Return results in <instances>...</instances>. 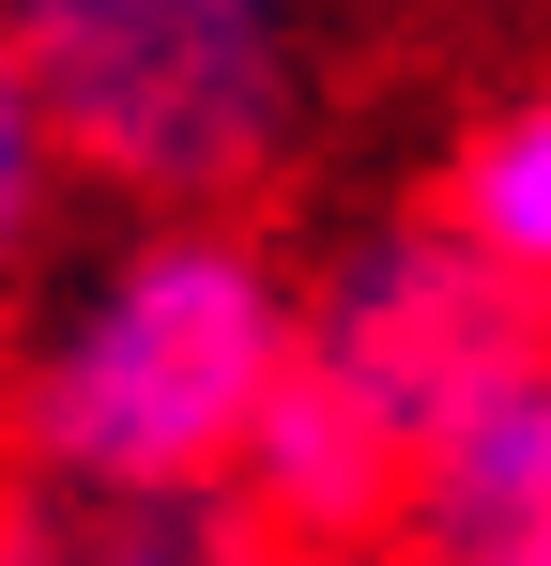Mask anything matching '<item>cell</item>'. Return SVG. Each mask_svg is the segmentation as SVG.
<instances>
[{"instance_id": "cell-2", "label": "cell", "mask_w": 551, "mask_h": 566, "mask_svg": "<svg viewBox=\"0 0 551 566\" xmlns=\"http://www.w3.org/2000/svg\"><path fill=\"white\" fill-rule=\"evenodd\" d=\"M77 185L138 214H246L337 107V0H15Z\"/></svg>"}, {"instance_id": "cell-4", "label": "cell", "mask_w": 551, "mask_h": 566, "mask_svg": "<svg viewBox=\"0 0 551 566\" xmlns=\"http://www.w3.org/2000/svg\"><path fill=\"white\" fill-rule=\"evenodd\" d=\"M398 566H551V337L521 368H490L398 474Z\"/></svg>"}, {"instance_id": "cell-6", "label": "cell", "mask_w": 551, "mask_h": 566, "mask_svg": "<svg viewBox=\"0 0 551 566\" xmlns=\"http://www.w3.org/2000/svg\"><path fill=\"white\" fill-rule=\"evenodd\" d=\"M445 230H475L490 261L521 291H551V77H521L506 107H475L445 154V199H429Z\"/></svg>"}, {"instance_id": "cell-1", "label": "cell", "mask_w": 551, "mask_h": 566, "mask_svg": "<svg viewBox=\"0 0 551 566\" xmlns=\"http://www.w3.org/2000/svg\"><path fill=\"white\" fill-rule=\"evenodd\" d=\"M306 353V276L246 214H138L123 245L46 261L0 322V460L107 490L246 474L276 382Z\"/></svg>"}, {"instance_id": "cell-5", "label": "cell", "mask_w": 551, "mask_h": 566, "mask_svg": "<svg viewBox=\"0 0 551 566\" xmlns=\"http://www.w3.org/2000/svg\"><path fill=\"white\" fill-rule=\"evenodd\" d=\"M0 566H306L261 505L215 490H107V474L0 460Z\"/></svg>"}, {"instance_id": "cell-3", "label": "cell", "mask_w": 551, "mask_h": 566, "mask_svg": "<svg viewBox=\"0 0 551 566\" xmlns=\"http://www.w3.org/2000/svg\"><path fill=\"white\" fill-rule=\"evenodd\" d=\"M537 337H551V291H521L475 230H445V214H383V230H353V245L306 276V353H291V382L414 474V444H429L490 368H521Z\"/></svg>"}, {"instance_id": "cell-7", "label": "cell", "mask_w": 551, "mask_h": 566, "mask_svg": "<svg viewBox=\"0 0 551 566\" xmlns=\"http://www.w3.org/2000/svg\"><path fill=\"white\" fill-rule=\"evenodd\" d=\"M62 185H77V154H62L46 77L15 46V0H0V322H15V291L46 276V245H62Z\"/></svg>"}]
</instances>
